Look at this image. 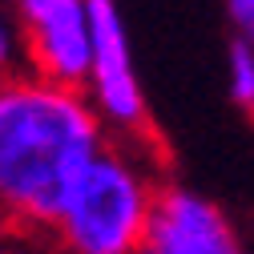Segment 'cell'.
<instances>
[{
	"mask_svg": "<svg viewBox=\"0 0 254 254\" xmlns=\"http://www.w3.org/2000/svg\"><path fill=\"white\" fill-rule=\"evenodd\" d=\"M12 8L28 37V73L85 93L93 69L89 0H12Z\"/></svg>",
	"mask_w": 254,
	"mask_h": 254,
	"instance_id": "3957f363",
	"label": "cell"
},
{
	"mask_svg": "<svg viewBox=\"0 0 254 254\" xmlns=\"http://www.w3.org/2000/svg\"><path fill=\"white\" fill-rule=\"evenodd\" d=\"M226 85L230 97L246 109H254V45L250 41H234L226 53Z\"/></svg>",
	"mask_w": 254,
	"mask_h": 254,
	"instance_id": "52a82bcc",
	"label": "cell"
},
{
	"mask_svg": "<svg viewBox=\"0 0 254 254\" xmlns=\"http://www.w3.org/2000/svg\"><path fill=\"white\" fill-rule=\"evenodd\" d=\"M0 234H4V226H0Z\"/></svg>",
	"mask_w": 254,
	"mask_h": 254,
	"instance_id": "30bf717a",
	"label": "cell"
},
{
	"mask_svg": "<svg viewBox=\"0 0 254 254\" xmlns=\"http://www.w3.org/2000/svg\"><path fill=\"white\" fill-rule=\"evenodd\" d=\"M157 198H162V186L153 178V162L129 141H109L53 226V250L141 254L149 242Z\"/></svg>",
	"mask_w": 254,
	"mask_h": 254,
	"instance_id": "7a4b0ae2",
	"label": "cell"
},
{
	"mask_svg": "<svg viewBox=\"0 0 254 254\" xmlns=\"http://www.w3.org/2000/svg\"><path fill=\"white\" fill-rule=\"evenodd\" d=\"M141 254H242V242L210 198L186 186H162Z\"/></svg>",
	"mask_w": 254,
	"mask_h": 254,
	"instance_id": "5b68a950",
	"label": "cell"
},
{
	"mask_svg": "<svg viewBox=\"0 0 254 254\" xmlns=\"http://www.w3.org/2000/svg\"><path fill=\"white\" fill-rule=\"evenodd\" d=\"M226 12H230V24L238 28V41L254 45V0H226Z\"/></svg>",
	"mask_w": 254,
	"mask_h": 254,
	"instance_id": "ba28073f",
	"label": "cell"
},
{
	"mask_svg": "<svg viewBox=\"0 0 254 254\" xmlns=\"http://www.w3.org/2000/svg\"><path fill=\"white\" fill-rule=\"evenodd\" d=\"M28 73V37L12 8V0H0V81Z\"/></svg>",
	"mask_w": 254,
	"mask_h": 254,
	"instance_id": "8992f818",
	"label": "cell"
},
{
	"mask_svg": "<svg viewBox=\"0 0 254 254\" xmlns=\"http://www.w3.org/2000/svg\"><path fill=\"white\" fill-rule=\"evenodd\" d=\"M0 254H49L37 234H16V230H4L0 234Z\"/></svg>",
	"mask_w": 254,
	"mask_h": 254,
	"instance_id": "9c48e42d",
	"label": "cell"
},
{
	"mask_svg": "<svg viewBox=\"0 0 254 254\" xmlns=\"http://www.w3.org/2000/svg\"><path fill=\"white\" fill-rule=\"evenodd\" d=\"M105 145V121L81 89L33 73L0 81V226L53 234Z\"/></svg>",
	"mask_w": 254,
	"mask_h": 254,
	"instance_id": "6da1fadb",
	"label": "cell"
},
{
	"mask_svg": "<svg viewBox=\"0 0 254 254\" xmlns=\"http://www.w3.org/2000/svg\"><path fill=\"white\" fill-rule=\"evenodd\" d=\"M89 8H93V69H89L85 97L93 101V109L105 125L125 133V141H133L141 137L149 113H145L141 81L133 73L125 20L113 0H89Z\"/></svg>",
	"mask_w": 254,
	"mask_h": 254,
	"instance_id": "277c9868",
	"label": "cell"
}]
</instances>
